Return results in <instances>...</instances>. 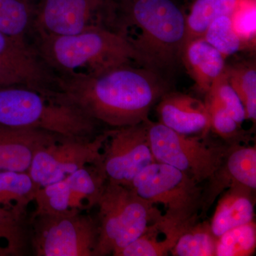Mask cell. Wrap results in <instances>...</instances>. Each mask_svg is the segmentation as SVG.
Returning <instances> with one entry per match:
<instances>
[{"mask_svg": "<svg viewBox=\"0 0 256 256\" xmlns=\"http://www.w3.org/2000/svg\"><path fill=\"white\" fill-rule=\"evenodd\" d=\"M28 224L34 256H94L98 224L87 212L32 215Z\"/></svg>", "mask_w": 256, "mask_h": 256, "instance_id": "ba28073f", "label": "cell"}, {"mask_svg": "<svg viewBox=\"0 0 256 256\" xmlns=\"http://www.w3.org/2000/svg\"><path fill=\"white\" fill-rule=\"evenodd\" d=\"M202 186L200 218L206 217L216 200L227 188L242 184L256 190V146H230L216 171Z\"/></svg>", "mask_w": 256, "mask_h": 256, "instance_id": "4fadbf2b", "label": "cell"}, {"mask_svg": "<svg viewBox=\"0 0 256 256\" xmlns=\"http://www.w3.org/2000/svg\"><path fill=\"white\" fill-rule=\"evenodd\" d=\"M0 126L70 138H92L100 133V124L60 89L30 84L0 87Z\"/></svg>", "mask_w": 256, "mask_h": 256, "instance_id": "3957f363", "label": "cell"}, {"mask_svg": "<svg viewBox=\"0 0 256 256\" xmlns=\"http://www.w3.org/2000/svg\"><path fill=\"white\" fill-rule=\"evenodd\" d=\"M107 182L100 161L86 165L60 181L38 188L32 216L87 212L97 206Z\"/></svg>", "mask_w": 256, "mask_h": 256, "instance_id": "30bf717a", "label": "cell"}, {"mask_svg": "<svg viewBox=\"0 0 256 256\" xmlns=\"http://www.w3.org/2000/svg\"><path fill=\"white\" fill-rule=\"evenodd\" d=\"M146 124L156 161L180 170L200 184L216 171L230 146L210 142L207 137L180 134L150 120Z\"/></svg>", "mask_w": 256, "mask_h": 256, "instance_id": "52a82bcc", "label": "cell"}, {"mask_svg": "<svg viewBox=\"0 0 256 256\" xmlns=\"http://www.w3.org/2000/svg\"><path fill=\"white\" fill-rule=\"evenodd\" d=\"M227 78L242 100L246 112V118L256 124V68L255 63L226 65Z\"/></svg>", "mask_w": 256, "mask_h": 256, "instance_id": "cb8c5ba5", "label": "cell"}, {"mask_svg": "<svg viewBox=\"0 0 256 256\" xmlns=\"http://www.w3.org/2000/svg\"><path fill=\"white\" fill-rule=\"evenodd\" d=\"M238 2L239 0H195L190 13L186 16L184 45L192 40L203 38L207 28L216 18L230 16Z\"/></svg>", "mask_w": 256, "mask_h": 256, "instance_id": "44dd1931", "label": "cell"}, {"mask_svg": "<svg viewBox=\"0 0 256 256\" xmlns=\"http://www.w3.org/2000/svg\"><path fill=\"white\" fill-rule=\"evenodd\" d=\"M256 0H239L230 16L234 30L248 48L256 44Z\"/></svg>", "mask_w": 256, "mask_h": 256, "instance_id": "f1b7e54d", "label": "cell"}, {"mask_svg": "<svg viewBox=\"0 0 256 256\" xmlns=\"http://www.w3.org/2000/svg\"><path fill=\"white\" fill-rule=\"evenodd\" d=\"M56 87L98 124L111 128L146 122L152 108L170 92L166 79L132 63L89 75L56 77Z\"/></svg>", "mask_w": 256, "mask_h": 256, "instance_id": "6da1fadb", "label": "cell"}, {"mask_svg": "<svg viewBox=\"0 0 256 256\" xmlns=\"http://www.w3.org/2000/svg\"><path fill=\"white\" fill-rule=\"evenodd\" d=\"M96 206L99 236L94 256H116L162 216L130 188L109 182Z\"/></svg>", "mask_w": 256, "mask_h": 256, "instance_id": "8992f818", "label": "cell"}, {"mask_svg": "<svg viewBox=\"0 0 256 256\" xmlns=\"http://www.w3.org/2000/svg\"><path fill=\"white\" fill-rule=\"evenodd\" d=\"M216 242L210 222L198 220L184 230L170 254L173 256H215Z\"/></svg>", "mask_w": 256, "mask_h": 256, "instance_id": "603a6c76", "label": "cell"}, {"mask_svg": "<svg viewBox=\"0 0 256 256\" xmlns=\"http://www.w3.org/2000/svg\"><path fill=\"white\" fill-rule=\"evenodd\" d=\"M32 45L56 77L89 75L126 63L140 66L129 42L101 26L68 36H35Z\"/></svg>", "mask_w": 256, "mask_h": 256, "instance_id": "277c9868", "label": "cell"}, {"mask_svg": "<svg viewBox=\"0 0 256 256\" xmlns=\"http://www.w3.org/2000/svg\"><path fill=\"white\" fill-rule=\"evenodd\" d=\"M146 122L106 130L100 164L109 182L128 186L144 168L156 162Z\"/></svg>", "mask_w": 256, "mask_h": 256, "instance_id": "8fae6325", "label": "cell"}, {"mask_svg": "<svg viewBox=\"0 0 256 256\" xmlns=\"http://www.w3.org/2000/svg\"><path fill=\"white\" fill-rule=\"evenodd\" d=\"M255 192L245 185L235 184L220 195L210 222L217 238L227 230L254 220Z\"/></svg>", "mask_w": 256, "mask_h": 256, "instance_id": "e0dca14e", "label": "cell"}, {"mask_svg": "<svg viewBox=\"0 0 256 256\" xmlns=\"http://www.w3.org/2000/svg\"><path fill=\"white\" fill-rule=\"evenodd\" d=\"M30 252L26 214L0 206V256H24Z\"/></svg>", "mask_w": 256, "mask_h": 256, "instance_id": "d6986e66", "label": "cell"}, {"mask_svg": "<svg viewBox=\"0 0 256 256\" xmlns=\"http://www.w3.org/2000/svg\"><path fill=\"white\" fill-rule=\"evenodd\" d=\"M215 96L225 110L239 124L242 126L246 118V112L242 100L229 82L225 70L216 79L206 92Z\"/></svg>", "mask_w": 256, "mask_h": 256, "instance_id": "f546056e", "label": "cell"}, {"mask_svg": "<svg viewBox=\"0 0 256 256\" xmlns=\"http://www.w3.org/2000/svg\"><path fill=\"white\" fill-rule=\"evenodd\" d=\"M159 122L180 134L208 137L210 114L204 101L186 94L166 92L156 106Z\"/></svg>", "mask_w": 256, "mask_h": 256, "instance_id": "5bb4252c", "label": "cell"}, {"mask_svg": "<svg viewBox=\"0 0 256 256\" xmlns=\"http://www.w3.org/2000/svg\"><path fill=\"white\" fill-rule=\"evenodd\" d=\"M106 130L92 138H60L36 152L28 172L37 190L60 181L86 165L100 161Z\"/></svg>", "mask_w": 256, "mask_h": 256, "instance_id": "9c48e42d", "label": "cell"}, {"mask_svg": "<svg viewBox=\"0 0 256 256\" xmlns=\"http://www.w3.org/2000/svg\"><path fill=\"white\" fill-rule=\"evenodd\" d=\"M108 3V0H44L36 9L34 38L68 36L104 26Z\"/></svg>", "mask_w": 256, "mask_h": 256, "instance_id": "7c38bea8", "label": "cell"}, {"mask_svg": "<svg viewBox=\"0 0 256 256\" xmlns=\"http://www.w3.org/2000/svg\"><path fill=\"white\" fill-rule=\"evenodd\" d=\"M203 38L220 52L225 60L248 48L234 30L230 16L216 18L207 28Z\"/></svg>", "mask_w": 256, "mask_h": 256, "instance_id": "4316f807", "label": "cell"}, {"mask_svg": "<svg viewBox=\"0 0 256 256\" xmlns=\"http://www.w3.org/2000/svg\"><path fill=\"white\" fill-rule=\"evenodd\" d=\"M256 249L255 220L227 230L217 238L215 256H250Z\"/></svg>", "mask_w": 256, "mask_h": 256, "instance_id": "484cf974", "label": "cell"}, {"mask_svg": "<svg viewBox=\"0 0 256 256\" xmlns=\"http://www.w3.org/2000/svg\"><path fill=\"white\" fill-rule=\"evenodd\" d=\"M16 84L34 85L30 80L24 78L14 69L0 62V87L16 85Z\"/></svg>", "mask_w": 256, "mask_h": 256, "instance_id": "4dcf8cb0", "label": "cell"}, {"mask_svg": "<svg viewBox=\"0 0 256 256\" xmlns=\"http://www.w3.org/2000/svg\"><path fill=\"white\" fill-rule=\"evenodd\" d=\"M153 205H162L164 214L156 222L160 234L178 240L186 228L200 220L202 186L173 166L150 164L128 186Z\"/></svg>", "mask_w": 256, "mask_h": 256, "instance_id": "5b68a950", "label": "cell"}, {"mask_svg": "<svg viewBox=\"0 0 256 256\" xmlns=\"http://www.w3.org/2000/svg\"><path fill=\"white\" fill-rule=\"evenodd\" d=\"M60 136L42 130L0 126V172H28L36 152Z\"/></svg>", "mask_w": 256, "mask_h": 256, "instance_id": "9a60e30c", "label": "cell"}, {"mask_svg": "<svg viewBox=\"0 0 256 256\" xmlns=\"http://www.w3.org/2000/svg\"><path fill=\"white\" fill-rule=\"evenodd\" d=\"M0 62L14 69L34 85L54 86L56 78L34 47L0 32Z\"/></svg>", "mask_w": 256, "mask_h": 256, "instance_id": "2e32d148", "label": "cell"}, {"mask_svg": "<svg viewBox=\"0 0 256 256\" xmlns=\"http://www.w3.org/2000/svg\"><path fill=\"white\" fill-rule=\"evenodd\" d=\"M37 190L28 172H0V206L26 214Z\"/></svg>", "mask_w": 256, "mask_h": 256, "instance_id": "7402d4cb", "label": "cell"}, {"mask_svg": "<svg viewBox=\"0 0 256 256\" xmlns=\"http://www.w3.org/2000/svg\"><path fill=\"white\" fill-rule=\"evenodd\" d=\"M104 26L129 42L140 66L165 79L182 60L186 16L173 0H110Z\"/></svg>", "mask_w": 256, "mask_h": 256, "instance_id": "7a4b0ae2", "label": "cell"}, {"mask_svg": "<svg viewBox=\"0 0 256 256\" xmlns=\"http://www.w3.org/2000/svg\"><path fill=\"white\" fill-rule=\"evenodd\" d=\"M160 234L156 224H151L141 236L118 252L116 256H165L169 255L176 239L158 240Z\"/></svg>", "mask_w": 256, "mask_h": 256, "instance_id": "83f0119b", "label": "cell"}, {"mask_svg": "<svg viewBox=\"0 0 256 256\" xmlns=\"http://www.w3.org/2000/svg\"><path fill=\"white\" fill-rule=\"evenodd\" d=\"M205 105L210 114V130L228 146L242 144L248 141V132L225 110L215 96L206 94Z\"/></svg>", "mask_w": 256, "mask_h": 256, "instance_id": "d4e9b609", "label": "cell"}, {"mask_svg": "<svg viewBox=\"0 0 256 256\" xmlns=\"http://www.w3.org/2000/svg\"><path fill=\"white\" fill-rule=\"evenodd\" d=\"M182 60L197 88L205 94L226 66L223 56L204 38L184 45Z\"/></svg>", "mask_w": 256, "mask_h": 256, "instance_id": "ac0fdd59", "label": "cell"}, {"mask_svg": "<svg viewBox=\"0 0 256 256\" xmlns=\"http://www.w3.org/2000/svg\"><path fill=\"white\" fill-rule=\"evenodd\" d=\"M36 14L25 0H0V32L32 45Z\"/></svg>", "mask_w": 256, "mask_h": 256, "instance_id": "ffe728a7", "label": "cell"}]
</instances>
